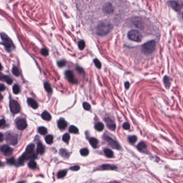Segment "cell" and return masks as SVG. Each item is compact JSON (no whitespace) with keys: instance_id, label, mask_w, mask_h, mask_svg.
I'll list each match as a JSON object with an SVG mask.
<instances>
[{"instance_id":"1","label":"cell","mask_w":183,"mask_h":183,"mask_svg":"<svg viewBox=\"0 0 183 183\" xmlns=\"http://www.w3.org/2000/svg\"><path fill=\"white\" fill-rule=\"evenodd\" d=\"M113 29V26L108 22H104L98 24L96 28V33L100 36L109 34Z\"/></svg>"},{"instance_id":"2","label":"cell","mask_w":183,"mask_h":183,"mask_svg":"<svg viewBox=\"0 0 183 183\" xmlns=\"http://www.w3.org/2000/svg\"><path fill=\"white\" fill-rule=\"evenodd\" d=\"M1 37L2 39V44L5 47V50L9 52H10L14 49H15V46L14 43L11 39L7 34L2 33L1 34Z\"/></svg>"},{"instance_id":"3","label":"cell","mask_w":183,"mask_h":183,"mask_svg":"<svg viewBox=\"0 0 183 183\" xmlns=\"http://www.w3.org/2000/svg\"><path fill=\"white\" fill-rule=\"evenodd\" d=\"M156 48V42L155 40H151L145 43L141 48L142 53L145 55H149L153 53Z\"/></svg>"},{"instance_id":"4","label":"cell","mask_w":183,"mask_h":183,"mask_svg":"<svg viewBox=\"0 0 183 183\" xmlns=\"http://www.w3.org/2000/svg\"><path fill=\"white\" fill-rule=\"evenodd\" d=\"M127 37L130 40L137 42H140L142 38L141 32L137 30H132L129 31L127 34Z\"/></svg>"},{"instance_id":"5","label":"cell","mask_w":183,"mask_h":183,"mask_svg":"<svg viewBox=\"0 0 183 183\" xmlns=\"http://www.w3.org/2000/svg\"><path fill=\"white\" fill-rule=\"evenodd\" d=\"M104 139L107 143V144L110 146H111L112 148H113L114 149H118V150H119L121 148V147L120 145H119L118 143L110 137L104 136Z\"/></svg>"},{"instance_id":"6","label":"cell","mask_w":183,"mask_h":183,"mask_svg":"<svg viewBox=\"0 0 183 183\" xmlns=\"http://www.w3.org/2000/svg\"><path fill=\"white\" fill-rule=\"evenodd\" d=\"M10 109L11 112L13 114H16L20 111V107L19 103H18L16 100L12 99L10 101Z\"/></svg>"},{"instance_id":"7","label":"cell","mask_w":183,"mask_h":183,"mask_svg":"<svg viewBox=\"0 0 183 183\" xmlns=\"http://www.w3.org/2000/svg\"><path fill=\"white\" fill-rule=\"evenodd\" d=\"M5 140L8 143L12 145H16L18 142L17 136L11 133H8L6 134Z\"/></svg>"},{"instance_id":"8","label":"cell","mask_w":183,"mask_h":183,"mask_svg":"<svg viewBox=\"0 0 183 183\" xmlns=\"http://www.w3.org/2000/svg\"><path fill=\"white\" fill-rule=\"evenodd\" d=\"M102 11L106 15H111L114 12V7L111 3L108 2L103 6Z\"/></svg>"},{"instance_id":"9","label":"cell","mask_w":183,"mask_h":183,"mask_svg":"<svg viewBox=\"0 0 183 183\" xmlns=\"http://www.w3.org/2000/svg\"><path fill=\"white\" fill-rule=\"evenodd\" d=\"M16 126L18 130H25L27 127V122L24 119H18L16 121Z\"/></svg>"},{"instance_id":"10","label":"cell","mask_w":183,"mask_h":183,"mask_svg":"<svg viewBox=\"0 0 183 183\" xmlns=\"http://www.w3.org/2000/svg\"><path fill=\"white\" fill-rule=\"evenodd\" d=\"M1 150L5 156L10 155L13 152V150L8 145H3L1 147Z\"/></svg>"},{"instance_id":"11","label":"cell","mask_w":183,"mask_h":183,"mask_svg":"<svg viewBox=\"0 0 183 183\" xmlns=\"http://www.w3.org/2000/svg\"><path fill=\"white\" fill-rule=\"evenodd\" d=\"M65 75L69 82L72 83H76V82L75 79L74 74L72 71L67 70L65 72Z\"/></svg>"},{"instance_id":"12","label":"cell","mask_w":183,"mask_h":183,"mask_svg":"<svg viewBox=\"0 0 183 183\" xmlns=\"http://www.w3.org/2000/svg\"><path fill=\"white\" fill-rule=\"evenodd\" d=\"M169 4L175 12H179L180 10L181 5L179 4L178 2L176 1H170L169 2Z\"/></svg>"},{"instance_id":"13","label":"cell","mask_w":183,"mask_h":183,"mask_svg":"<svg viewBox=\"0 0 183 183\" xmlns=\"http://www.w3.org/2000/svg\"><path fill=\"white\" fill-rule=\"evenodd\" d=\"M104 120L107 123V127L110 130H115V127H116V125L112 120H111V119L109 118H106L104 119Z\"/></svg>"},{"instance_id":"14","label":"cell","mask_w":183,"mask_h":183,"mask_svg":"<svg viewBox=\"0 0 183 183\" xmlns=\"http://www.w3.org/2000/svg\"><path fill=\"white\" fill-rule=\"evenodd\" d=\"M137 148L140 152L142 153H145L147 152V147L145 142H141L137 145Z\"/></svg>"},{"instance_id":"15","label":"cell","mask_w":183,"mask_h":183,"mask_svg":"<svg viewBox=\"0 0 183 183\" xmlns=\"http://www.w3.org/2000/svg\"><path fill=\"white\" fill-rule=\"evenodd\" d=\"M27 103L32 108H33L34 109H37L38 107V103H37L36 101L34 100V99H32V98H28L27 99Z\"/></svg>"},{"instance_id":"16","label":"cell","mask_w":183,"mask_h":183,"mask_svg":"<svg viewBox=\"0 0 183 183\" xmlns=\"http://www.w3.org/2000/svg\"><path fill=\"white\" fill-rule=\"evenodd\" d=\"M117 169V167L113 165H111V164H104L101 166V167L100 168V169L101 170H113Z\"/></svg>"},{"instance_id":"17","label":"cell","mask_w":183,"mask_h":183,"mask_svg":"<svg viewBox=\"0 0 183 183\" xmlns=\"http://www.w3.org/2000/svg\"><path fill=\"white\" fill-rule=\"evenodd\" d=\"M57 126L60 129L64 130L67 126V123L64 119H60L57 122Z\"/></svg>"},{"instance_id":"18","label":"cell","mask_w":183,"mask_h":183,"mask_svg":"<svg viewBox=\"0 0 183 183\" xmlns=\"http://www.w3.org/2000/svg\"><path fill=\"white\" fill-rule=\"evenodd\" d=\"M37 152L38 154L42 155L45 152V148L42 144V142H39L37 145Z\"/></svg>"},{"instance_id":"19","label":"cell","mask_w":183,"mask_h":183,"mask_svg":"<svg viewBox=\"0 0 183 183\" xmlns=\"http://www.w3.org/2000/svg\"><path fill=\"white\" fill-rule=\"evenodd\" d=\"M42 117L44 120H46V121H50L52 118V117H51V115L47 111H45L42 112Z\"/></svg>"},{"instance_id":"20","label":"cell","mask_w":183,"mask_h":183,"mask_svg":"<svg viewBox=\"0 0 183 183\" xmlns=\"http://www.w3.org/2000/svg\"><path fill=\"white\" fill-rule=\"evenodd\" d=\"M89 143H90V145H92V147L94 148H97V145H98V141L97 140V139H96V138H94V137H92L90 140H89Z\"/></svg>"},{"instance_id":"21","label":"cell","mask_w":183,"mask_h":183,"mask_svg":"<svg viewBox=\"0 0 183 183\" xmlns=\"http://www.w3.org/2000/svg\"><path fill=\"white\" fill-rule=\"evenodd\" d=\"M163 82H164V84L165 85V87L167 89H169L170 87V78L167 76H165L163 79Z\"/></svg>"},{"instance_id":"22","label":"cell","mask_w":183,"mask_h":183,"mask_svg":"<svg viewBox=\"0 0 183 183\" xmlns=\"http://www.w3.org/2000/svg\"><path fill=\"white\" fill-rule=\"evenodd\" d=\"M104 152L105 156L109 158H111L113 156V153L110 149H105L104 150Z\"/></svg>"},{"instance_id":"23","label":"cell","mask_w":183,"mask_h":183,"mask_svg":"<svg viewBox=\"0 0 183 183\" xmlns=\"http://www.w3.org/2000/svg\"><path fill=\"white\" fill-rule=\"evenodd\" d=\"M60 154L61 156L64 157L65 158H68L69 156L68 152L65 149H61L60 150Z\"/></svg>"},{"instance_id":"24","label":"cell","mask_w":183,"mask_h":183,"mask_svg":"<svg viewBox=\"0 0 183 183\" xmlns=\"http://www.w3.org/2000/svg\"><path fill=\"white\" fill-rule=\"evenodd\" d=\"M95 128L96 130H97V131H99V132H101L104 130V126L103 125V124L102 122H98L97 123L95 126Z\"/></svg>"},{"instance_id":"25","label":"cell","mask_w":183,"mask_h":183,"mask_svg":"<svg viewBox=\"0 0 183 183\" xmlns=\"http://www.w3.org/2000/svg\"><path fill=\"white\" fill-rule=\"evenodd\" d=\"M45 141L48 145H51L53 142V137L52 135H48L45 137Z\"/></svg>"},{"instance_id":"26","label":"cell","mask_w":183,"mask_h":183,"mask_svg":"<svg viewBox=\"0 0 183 183\" xmlns=\"http://www.w3.org/2000/svg\"><path fill=\"white\" fill-rule=\"evenodd\" d=\"M69 131L71 133L76 134L79 132V130L75 126H71L69 128Z\"/></svg>"},{"instance_id":"27","label":"cell","mask_w":183,"mask_h":183,"mask_svg":"<svg viewBox=\"0 0 183 183\" xmlns=\"http://www.w3.org/2000/svg\"><path fill=\"white\" fill-rule=\"evenodd\" d=\"M67 171L65 170L59 172L57 174V178H64L67 175Z\"/></svg>"},{"instance_id":"28","label":"cell","mask_w":183,"mask_h":183,"mask_svg":"<svg viewBox=\"0 0 183 183\" xmlns=\"http://www.w3.org/2000/svg\"><path fill=\"white\" fill-rule=\"evenodd\" d=\"M2 79L5 81L8 84H12V79L10 77L7 76V75H4L2 77Z\"/></svg>"},{"instance_id":"29","label":"cell","mask_w":183,"mask_h":183,"mask_svg":"<svg viewBox=\"0 0 183 183\" xmlns=\"http://www.w3.org/2000/svg\"><path fill=\"white\" fill-rule=\"evenodd\" d=\"M38 131L39 133L40 134H42V135H45L47 132V130L44 127H39L38 129Z\"/></svg>"},{"instance_id":"30","label":"cell","mask_w":183,"mask_h":183,"mask_svg":"<svg viewBox=\"0 0 183 183\" xmlns=\"http://www.w3.org/2000/svg\"><path fill=\"white\" fill-rule=\"evenodd\" d=\"M44 88L45 89L46 92H48V93H51V92H52V87L48 82H45L44 83Z\"/></svg>"},{"instance_id":"31","label":"cell","mask_w":183,"mask_h":183,"mask_svg":"<svg viewBox=\"0 0 183 183\" xmlns=\"http://www.w3.org/2000/svg\"><path fill=\"white\" fill-rule=\"evenodd\" d=\"M128 140L130 142V143L133 144L137 140V137L135 135L130 136L128 137Z\"/></svg>"},{"instance_id":"32","label":"cell","mask_w":183,"mask_h":183,"mask_svg":"<svg viewBox=\"0 0 183 183\" xmlns=\"http://www.w3.org/2000/svg\"><path fill=\"white\" fill-rule=\"evenodd\" d=\"M28 166L31 169H34L37 168V163L34 160H31L30 162H29V163H28Z\"/></svg>"},{"instance_id":"33","label":"cell","mask_w":183,"mask_h":183,"mask_svg":"<svg viewBox=\"0 0 183 183\" xmlns=\"http://www.w3.org/2000/svg\"><path fill=\"white\" fill-rule=\"evenodd\" d=\"M12 72L13 73V74L14 75H15L16 76H18L20 74L19 69L17 67H14L12 69Z\"/></svg>"},{"instance_id":"34","label":"cell","mask_w":183,"mask_h":183,"mask_svg":"<svg viewBox=\"0 0 183 183\" xmlns=\"http://www.w3.org/2000/svg\"><path fill=\"white\" fill-rule=\"evenodd\" d=\"M89 150L87 148H83L80 150L81 155L83 156H86L89 154Z\"/></svg>"},{"instance_id":"35","label":"cell","mask_w":183,"mask_h":183,"mask_svg":"<svg viewBox=\"0 0 183 183\" xmlns=\"http://www.w3.org/2000/svg\"><path fill=\"white\" fill-rule=\"evenodd\" d=\"M13 92L15 94H19L20 92V88H19V85L17 84H15L13 87Z\"/></svg>"},{"instance_id":"36","label":"cell","mask_w":183,"mask_h":183,"mask_svg":"<svg viewBox=\"0 0 183 183\" xmlns=\"http://www.w3.org/2000/svg\"><path fill=\"white\" fill-rule=\"evenodd\" d=\"M70 135L68 133H66L64 135L63 137H62V140L63 141L65 142H68L69 140H70Z\"/></svg>"},{"instance_id":"37","label":"cell","mask_w":183,"mask_h":183,"mask_svg":"<svg viewBox=\"0 0 183 183\" xmlns=\"http://www.w3.org/2000/svg\"><path fill=\"white\" fill-rule=\"evenodd\" d=\"M94 62L95 65L96 67L97 68L100 69L102 67V64L100 63V62L97 59H95L94 60Z\"/></svg>"},{"instance_id":"38","label":"cell","mask_w":183,"mask_h":183,"mask_svg":"<svg viewBox=\"0 0 183 183\" xmlns=\"http://www.w3.org/2000/svg\"><path fill=\"white\" fill-rule=\"evenodd\" d=\"M78 46H79V48L80 50H83L84 48V47H85V42H84L83 40H81L80 42H79Z\"/></svg>"},{"instance_id":"39","label":"cell","mask_w":183,"mask_h":183,"mask_svg":"<svg viewBox=\"0 0 183 183\" xmlns=\"http://www.w3.org/2000/svg\"><path fill=\"white\" fill-rule=\"evenodd\" d=\"M83 108H84V109H85V110H87V111L90 110V109H91L90 105L89 103H87V102H84V103H83Z\"/></svg>"},{"instance_id":"40","label":"cell","mask_w":183,"mask_h":183,"mask_svg":"<svg viewBox=\"0 0 183 183\" xmlns=\"http://www.w3.org/2000/svg\"><path fill=\"white\" fill-rule=\"evenodd\" d=\"M122 127L125 130H128L130 128V125L128 122H124L122 125Z\"/></svg>"},{"instance_id":"41","label":"cell","mask_w":183,"mask_h":183,"mask_svg":"<svg viewBox=\"0 0 183 183\" xmlns=\"http://www.w3.org/2000/svg\"><path fill=\"white\" fill-rule=\"evenodd\" d=\"M15 160L14 158H9V160H7V163L8 164L12 165V164H15Z\"/></svg>"},{"instance_id":"42","label":"cell","mask_w":183,"mask_h":183,"mask_svg":"<svg viewBox=\"0 0 183 183\" xmlns=\"http://www.w3.org/2000/svg\"><path fill=\"white\" fill-rule=\"evenodd\" d=\"M41 53H42L43 55L47 56V55H48V51L47 50L46 48H44L41 51Z\"/></svg>"},{"instance_id":"43","label":"cell","mask_w":183,"mask_h":183,"mask_svg":"<svg viewBox=\"0 0 183 183\" xmlns=\"http://www.w3.org/2000/svg\"><path fill=\"white\" fill-rule=\"evenodd\" d=\"M66 65V62L64 60H61L57 62V65L59 67H63Z\"/></svg>"},{"instance_id":"44","label":"cell","mask_w":183,"mask_h":183,"mask_svg":"<svg viewBox=\"0 0 183 183\" xmlns=\"http://www.w3.org/2000/svg\"><path fill=\"white\" fill-rule=\"evenodd\" d=\"M80 169V167L79 166V165H75V166H73L72 167L70 168V170H72V171H78L79 170V169Z\"/></svg>"},{"instance_id":"45","label":"cell","mask_w":183,"mask_h":183,"mask_svg":"<svg viewBox=\"0 0 183 183\" xmlns=\"http://www.w3.org/2000/svg\"><path fill=\"white\" fill-rule=\"evenodd\" d=\"M77 71L80 73H83V69L82 68L80 67H77L76 68Z\"/></svg>"},{"instance_id":"46","label":"cell","mask_w":183,"mask_h":183,"mask_svg":"<svg viewBox=\"0 0 183 183\" xmlns=\"http://www.w3.org/2000/svg\"><path fill=\"white\" fill-rule=\"evenodd\" d=\"M5 124V121L4 119H1V122H0V126L1 127H2V126H4V125Z\"/></svg>"},{"instance_id":"47","label":"cell","mask_w":183,"mask_h":183,"mask_svg":"<svg viewBox=\"0 0 183 183\" xmlns=\"http://www.w3.org/2000/svg\"><path fill=\"white\" fill-rule=\"evenodd\" d=\"M130 83L128 82H126V83H125V88L126 89H128L129 87H130Z\"/></svg>"},{"instance_id":"48","label":"cell","mask_w":183,"mask_h":183,"mask_svg":"<svg viewBox=\"0 0 183 183\" xmlns=\"http://www.w3.org/2000/svg\"><path fill=\"white\" fill-rule=\"evenodd\" d=\"M5 86H4L3 84H1V87H0V89H1V92H3V91H4V90H5Z\"/></svg>"},{"instance_id":"49","label":"cell","mask_w":183,"mask_h":183,"mask_svg":"<svg viewBox=\"0 0 183 183\" xmlns=\"http://www.w3.org/2000/svg\"><path fill=\"white\" fill-rule=\"evenodd\" d=\"M0 135H1V136H0V140L2 142V141H3V134L2 133H1Z\"/></svg>"},{"instance_id":"50","label":"cell","mask_w":183,"mask_h":183,"mask_svg":"<svg viewBox=\"0 0 183 183\" xmlns=\"http://www.w3.org/2000/svg\"><path fill=\"white\" fill-rule=\"evenodd\" d=\"M182 17H183V14H182Z\"/></svg>"},{"instance_id":"51","label":"cell","mask_w":183,"mask_h":183,"mask_svg":"<svg viewBox=\"0 0 183 183\" xmlns=\"http://www.w3.org/2000/svg\"><path fill=\"white\" fill-rule=\"evenodd\" d=\"M182 6H183V4H182Z\"/></svg>"}]
</instances>
